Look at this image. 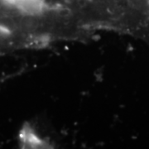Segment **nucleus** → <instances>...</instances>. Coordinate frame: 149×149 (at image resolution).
<instances>
[{"label": "nucleus", "instance_id": "obj_1", "mask_svg": "<svg viewBox=\"0 0 149 149\" xmlns=\"http://www.w3.org/2000/svg\"><path fill=\"white\" fill-rule=\"evenodd\" d=\"M22 145L26 148H52L47 141L41 139L30 126H25L20 133Z\"/></svg>", "mask_w": 149, "mask_h": 149}]
</instances>
